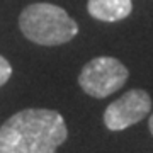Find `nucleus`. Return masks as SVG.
Returning <instances> with one entry per match:
<instances>
[{
    "mask_svg": "<svg viewBox=\"0 0 153 153\" xmlns=\"http://www.w3.org/2000/svg\"><path fill=\"white\" fill-rule=\"evenodd\" d=\"M129 71L119 60L112 56L94 58L82 68L78 75V85L90 97L104 99L126 83Z\"/></svg>",
    "mask_w": 153,
    "mask_h": 153,
    "instance_id": "obj_3",
    "label": "nucleus"
},
{
    "mask_svg": "<svg viewBox=\"0 0 153 153\" xmlns=\"http://www.w3.org/2000/svg\"><path fill=\"white\" fill-rule=\"evenodd\" d=\"M68 138L63 116L53 109H22L0 128V153H56Z\"/></svg>",
    "mask_w": 153,
    "mask_h": 153,
    "instance_id": "obj_1",
    "label": "nucleus"
},
{
    "mask_svg": "<svg viewBox=\"0 0 153 153\" xmlns=\"http://www.w3.org/2000/svg\"><path fill=\"white\" fill-rule=\"evenodd\" d=\"M10 75H12L10 63H9L4 56H0V87H2V85H5V83L9 82Z\"/></svg>",
    "mask_w": 153,
    "mask_h": 153,
    "instance_id": "obj_6",
    "label": "nucleus"
},
{
    "mask_svg": "<svg viewBox=\"0 0 153 153\" xmlns=\"http://www.w3.org/2000/svg\"><path fill=\"white\" fill-rule=\"evenodd\" d=\"M19 27L29 41L43 46L65 44L78 33V26L68 12L53 4L27 5L21 12Z\"/></svg>",
    "mask_w": 153,
    "mask_h": 153,
    "instance_id": "obj_2",
    "label": "nucleus"
},
{
    "mask_svg": "<svg viewBox=\"0 0 153 153\" xmlns=\"http://www.w3.org/2000/svg\"><path fill=\"white\" fill-rule=\"evenodd\" d=\"M88 14L104 22H116L131 14V0H88Z\"/></svg>",
    "mask_w": 153,
    "mask_h": 153,
    "instance_id": "obj_5",
    "label": "nucleus"
},
{
    "mask_svg": "<svg viewBox=\"0 0 153 153\" xmlns=\"http://www.w3.org/2000/svg\"><path fill=\"white\" fill-rule=\"evenodd\" d=\"M148 128H150V131H152V134H153V114L150 116V121H148Z\"/></svg>",
    "mask_w": 153,
    "mask_h": 153,
    "instance_id": "obj_7",
    "label": "nucleus"
},
{
    "mask_svg": "<svg viewBox=\"0 0 153 153\" xmlns=\"http://www.w3.org/2000/svg\"><path fill=\"white\" fill-rule=\"evenodd\" d=\"M152 111V97L141 88H131L107 105L104 112V124L111 131H123L146 117Z\"/></svg>",
    "mask_w": 153,
    "mask_h": 153,
    "instance_id": "obj_4",
    "label": "nucleus"
}]
</instances>
